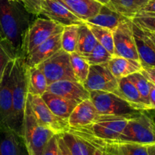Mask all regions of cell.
Returning <instances> with one entry per match:
<instances>
[{
    "instance_id": "6da1fadb",
    "label": "cell",
    "mask_w": 155,
    "mask_h": 155,
    "mask_svg": "<svg viewBox=\"0 0 155 155\" xmlns=\"http://www.w3.org/2000/svg\"><path fill=\"white\" fill-rule=\"evenodd\" d=\"M22 4L12 0H0V42L14 58L21 57L23 40L33 21Z\"/></svg>"
},
{
    "instance_id": "7a4b0ae2",
    "label": "cell",
    "mask_w": 155,
    "mask_h": 155,
    "mask_svg": "<svg viewBox=\"0 0 155 155\" xmlns=\"http://www.w3.org/2000/svg\"><path fill=\"white\" fill-rule=\"evenodd\" d=\"M129 119L120 117L99 115L92 124L83 127L70 128L69 131L92 145L114 143L127 126Z\"/></svg>"
},
{
    "instance_id": "3957f363",
    "label": "cell",
    "mask_w": 155,
    "mask_h": 155,
    "mask_svg": "<svg viewBox=\"0 0 155 155\" xmlns=\"http://www.w3.org/2000/svg\"><path fill=\"white\" fill-rule=\"evenodd\" d=\"M27 95V66L24 58L18 57L14 59L12 70V111L8 127L21 136Z\"/></svg>"
},
{
    "instance_id": "277c9868",
    "label": "cell",
    "mask_w": 155,
    "mask_h": 155,
    "mask_svg": "<svg viewBox=\"0 0 155 155\" xmlns=\"http://www.w3.org/2000/svg\"><path fill=\"white\" fill-rule=\"evenodd\" d=\"M56 135L50 129L38 121L27 99L22 136L29 155H41L48 141Z\"/></svg>"
},
{
    "instance_id": "5b68a950",
    "label": "cell",
    "mask_w": 155,
    "mask_h": 155,
    "mask_svg": "<svg viewBox=\"0 0 155 155\" xmlns=\"http://www.w3.org/2000/svg\"><path fill=\"white\" fill-rule=\"evenodd\" d=\"M143 110L131 118L114 143H137L151 145L155 143V120Z\"/></svg>"
},
{
    "instance_id": "8992f818",
    "label": "cell",
    "mask_w": 155,
    "mask_h": 155,
    "mask_svg": "<svg viewBox=\"0 0 155 155\" xmlns=\"http://www.w3.org/2000/svg\"><path fill=\"white\" fill-rule=\"evenodd\" d=\"M89 94L91 101L99 115L120 117L130 120L142 112L114 92L92 91Z\"/></svg>"
},
{
    "instance_id": "52a82bcc",
    "label": "cell",
    "mask_w": 155,
    "mask_h": 155,
    "mask_svg": "<svg viewBox=\"0 0 155 155\" xmlns=\"http://www.w3.org/2000/svg\"><path fill=\"white\" fill-rule=\"evenodd\" d=\"M64 27L46 18L33 20L27 29L23 40L21 58H26L38 45L51 36L61 33Z\"/></svg>"
},
{
    "instance_id": "ba28073f",
    "label": "cell",
    "mask_w": 155,
    "mask_h": 155,
    "mask_svg": "<svg viewBox=\"0 0 155 155\" xmlns=\"http://www.w3.org/2000/svg\"><path fill=\"white\" fill-rule=\"evenodd\" d=\"M43 72L48 85L59 80H76L70 60V54L60 49L38 65Z\"/></svg>"
},
{
    "instance_id": "9c48e42d",
    "label": "cell",
    "mask_w": 155,
    "mask_h": 155,
    "mask_svg": "<svg viewBox=\"0 0 155 155\" xmlns=\"http://www.w3.org/2000/svg\"><path fill=\"white\" fill-rule=\"evenodd\" d=\"M114 56L132 59L139 62L136 41L133 30L132 19L123 21L113 30Z\"/></svg>"
},
{
    "instance_id": "30bf717a",
    "label": "cell",
    "mask_w": 155,
    "mask_h": 155,
    "mask_svg": "<svg viewBox=\"0 0 155 155\" xmlns=\"http://www.w3.org/2000/svg\"><path fill=\"white\" fill-rule=\"evenodd\" d=\"M27 100L33 114L39 123L50 129L56 135L69 131L70 126L68 120L62 119L53 114L42 97L28 93Z\"/></svg>"
},
{
    "instance_id": "8fae6325",
    "label": "cell",
    "mask_w": 155,
    "mask_h": 155,
    "mask_svg": "<svg viewBox=\"0 0 155 155\" xmlns=\"http://www.w3.org/2000/svg\"><path fill=\"white\" fill-rule=\"evenodd\" d=\"M83 86L89 92L103 91L117 94L118 80L110 72L107 64L91 65L89 75Z\"/></svg>"
},
{
    "instance_id": "7c38bea8",
    "label": "cell",
    "mask_w": 155,
    "mask_h": 155,
    "mask_svg": "<svg viewBox=\"0 0 155 155\" xmlns=\"http://www.w3.org/2000/svg\"><path fill=\"white\" fill-rule=\"evenodd\" d=\"M133 35L139 62L143 68H155V36L133 22Z\"/></svg>"
},
{
    "instance_id": "4fadbf2b",
    "label": "cell",
    "mask_w": 155,
    "mask_h": 155,
    "mask_svg": "<svg viewBox=\"0 0 155 155\" xmlns=\"http://www.w3.org/2000/svg\"><path fill=\"white\" fill-rule=\"evenodd\" d=\"M39 15L65 26L81 24L84 21L77 18L58 0H41Z\"/></svg>"
},
{
    "instance_id": "5bb4252c",
    "label": "cell",
    "mask_w": 155,
    "mask_h": 155,
    "mask_svg": "<svg viewBox=\"0 0 155 155\" xmlns=\"http://www.w3.org/2000/svg\"><path fill=\"white\" fill-rule=\"evenodd\" d=\"M13 61L7 65L0 80V124L8 127L12 111V70Z\"/></svg>"
},
{
    "instance_id": "9a60e30c",
    "label": "cell",
    "mask_w": 155,
    "mask_h": 155,
    "mask_svg": "<svg viewBox=\"0 0 155 155\" xmlns=\"http://www.w3.org/2000/svg\"><path fill=\"white\" fill-rule=\"evenodd\" d=\"M47 91L71 101L80 103L90 98V94L83 84L73 80H59L48 86Z\"/></svg>"
},
{
    "instance_id": "2e32d148",
    "label": "cell",
    "mask_w": 155,
    "mask_h": 155,
    "mask_svg": "<svg viewBox=\"0 0 155 155\" xmlns=\"http://www.w3.org/2000/svg\"><path fill=\"white\" fill-rule=\"evenodd\" d=\"M0 155H29L22 136L0 124Z\"/></svg>"
},
{
    "instance_id": "e0dca14e",
    "label": "cell",
    "mask_w": 155,
    "mask_h": 155,
    "mask_svg": "<svg viewBox=\"0 0 155 155\" xmlns=\"http://www.w3.org/2000/svg\"><path fill=\"white\" fill-rule=\"evenodd\" d=\"M61 33H57L38 45L26 58L24 59L26 66L27 68L37 67L39 64L61 49Z\"/></svg>"
},
{
    "instance_id": "ac0fdd59",
    "label": "cell",
    "mask_w": 155,
    "mask_h": 155,
    "mask_svg": "<svg viewBox=\"0 0 155 155\" xmlns=\"http://www.w3.org/2000/svg\"><path fill=\"white\" fill-rule=\"evenodd\" d=\"M99 116L90 98L83 100L77 104L70 114L68 121L70 128L83 127L92 124Z\"/></svg>"
},
{
    "instance_id": "d6986e66",
    "label": "cell",
    "mask_w": 155,
    "mask_h": 155,
    "mask_svg": "<svg viewBox=\"0 0 155 155\" xmlns=\"http://www.w3.org/2000/svg\"><path fill=\"white\" fill-rule=\"evenodd\" d=\"M74 15L82 21H86L95 16L101 8V5L96 0H58Z\"/></svg>"
},
{
    "instance_id": "ffe728a7",
    "label": "cell",
    "mask_w": 155,
    "mask_h": 155,
    "mask_svg": "<svg viewBox=\"0 0 155 155\" xmlns=\"http://www.w3.org/2000/svg\"><path fill=\"white\" fill-rule=\"evenodd\" d=\"M117 95L126 100L136 110L141 111L149 110L142 100L136 86L128 77L118 80V91Z\"/></svg>"
},
{
    "instance_id": "44dd1931",
    "label": "cell",
    "mask_w": 155,
    "mask_h": 155,
    "mask_svg": "<svg viewBox=\"0 0 155 155\" xmlns=\"http://www.w3.org/2000/svg\"><path fill=\"white\" fill-rule=\"evenodd\" d=\"M41 97L53 114L64 120L68 119L70 114L77 104L75 101L51 93L48 91H46Z\"/></svg>"
},
{
    "instance_id": "7402d4cb",
    "label": "cell",
    "mask_w": 155,
    "mask_h": 155,
    "mask_svg": "<svg viewBox=\"0 0 155 155\" xmlns=\"http://www.w3.org/2000/svg\"><path fill=\"white\" fill-rule=\"evenodd\" d=\"M107 64L110 72L117 80L129 77L134 73L140 72L142 70L140 62L117 56H113Z\"/></svg>"
},
{
    "instance_id": "603a6c76",
    "label": "cell",
    "mask_w": 155,
    "mask_h": 155,
    "mask_svg": "<svg viewBox=\"0 0 155 155\" xmlns=\"http://www.w3.org/2000/svg\"><path fill=\"white\" fill-rule=\"evenodd\" d=\"M127 19L129 18L127 17L120 15L115 11L111 10L107 6L102 5L100 12L95 16L92 17L85 22L105 27L113 31L118 27V25H120V24Z\"/></svg>"
},
{
    "instance_id": "cb8c5ba5",
    "label": "cell",
    "mask_w": 155,
    "mask_h": 155,
    "mask_svg": "<svg viewBox=\"0 0 155 155\" xmlns=\"http://www.w3.org/2000/svg\"><path fill=\"white\" fill-rule=\"evenodd\" d=\"M60 135L71 155H93L95 146L90 142L71 132Z\"/></svg>"
},
{
    "instance_id": "d4e9b609",
    "label": "cell",
    "mask_w": 155,
    "mask_h": 155,
    "mask_svg": "<svg viewBox=\"0 0 155 155\" xmlns=\"http://www.w3.org/2000/svg\"><path fill=\"white\" fill-rule=\"evenodd\" d=\"M148 0H109L107 7L127 18H134L148 3Z\"/></svg>"
},
{
    "instance_id": "484cf974",
    "label": "cell",
    "mask_w": 155,
    "mask_h": 155,
    "mask_svg": "<svg viewBox=\"0 0 155 155\" xmlns=\"http://www.w3.org/2000/svg\"><path fill=\"white\" fill-rule=\"evenodd\" d=\"M27 76L28 93L42 96L47 91L48 86L43 72L38 67H27Z\"/></svg>"
},
{
    "instance_id": "4316f807",
    "label": "cell",
    "mask_w": 155,
    "mask_h": 155,
    "mask_svg": "<svg viewBox=\"0 0 155 155\" xmlns=\"http://www.w3.org/2000/svg\"><path fill=\"white\" fill-rule=\"evenodd\" d=\"M98 43L92 30L86 22L79 25L77 52L80 54H89Z\"/></svg>"
},
{
    "instance_id": "83f0119b",
    "label": "cell",
    "mask_w": 155,
    "mask_h": 155,
    "mask_svg": "<svg viewBox=\"0 0 155 155\" xmlns=\"http://www.w3.org/2000/svg\"><path fill=\"white\" fill-rule=\"evenodd\" d=\"M79 25L73 24V25L65 26L61 32V48L69 54L77 52Z\"/></svg>"
},
{
    "instance_id": "f1b7e54d",
    "label": "cell",
    "mask_w": 155,
    "mask_h": 155,
    "mask_svg": "<svg viewBox=\"0 0 155 155\" xmlns=\"http://www.w3.org/2000/svg\"><path fill=\"white\" fill-rule=\"evenodd\" d=\"M70 60L76 80L83 85L89 75L90 65L81 54L77 52L70 54Z\"/></svg>"
},
{
    "instance_id": "f546056e",
    "label": "cell",
    "mask_w": 155,
    "mask_h": 155,
    "mask_svg": "<svg viewBox=\"0 0 155 155\" xmlns=\"http://www.w3.org/2000/svg\"><path fill=\"white\" fill-rule=\"evenodd\" d=\"M92 30L97 42L105 48L114 56V45L113 31L105 27L95 25L90 23L86 22Z\"/></svg>"
},
{
    "instance_id": "4dcf8cb0",
    "label": "cell",
    "mask_w": 155,
    "mask_h": 155,
    "mask_svg": "<svg viewBox=\"0 0 155 155\" xmlns=\"http://www.w3.org/2000/svg\"><path fill=\"white\" fill-rule=\"evenodd\" d=\"M128 77L136 86V89L139 91L142 100L149 110H151L149 101L150 94V82L143 74L140 72H136L130 75Z\"/></svg>"
},
{
    "instance_id": "1f68e13d",
    "label": "cell",
    "mask_w": 155,
    "mask_h": 155,
    "mask_svg": "<svg viewBox=\"0 0 155 155\" xmlns=\"http://www.w3.org/2000/svg\"><path fill=\"white\" fill-rule=\"evenodd\" d=\"M82 56L86 59L90 66L107 64L113 58V55L98 42L91 52L89 54H83Z\"/></svg>"
},
{
    "instance_id": "d6a6232c",
    "label": "cell",
    "mask_w": 155,
    "mask_h": 155,
    "mask_svg": "<svg viewBox=\"0 0 155 155\" xmlns=\"http://www.w3.org/2000/svg\"><path fill=\"white\" fill-rule=\"evenodd\" d=\"M120 155H148L147 145L137 143H116Z\"/></svg>"
},
{
    "instance_id": "836d02e7",
    "label": "cell",
    "mask_w": 155,
    "mask_h": 155,
    "mask_svg": "<svg viewBox=\"0 0 155 155\" xmlns=\"http://www.w3.org/2000/svg\"><path fill=\"white\" fill-rule=\"evenodd\" d=\"M132 21L142 28L146 29L151 32H155V17L136 15L134 18H132Z\"/></svg>"
},
{
    "instance_id": "e575fe53",
    "label": "cell",
    "mask_w": 155,
    "mask_h": 155,
    "mask_svg": "<svg viewBox=\"0 0 155 155\" xmlns=\"http://www.w3.org/2000/svg\"><path fill=\"white\" fill-rule=\"evenodd\" d=\"M15 58L12 57L9 51L0 42V80L2 79L3 73H4L7 65L8 64L9 62L12 61Z\"/></svg>"
},
{
    "instance_id": "d590c367",
    "label": "cell",
    "mask_w": 155,
    "mask_h": 155,
    "mask_svg": "<svg viewBox=\"0 0 155 155\" xmlns=\"http://www.w3.org/2000/svg\"><path fill=\"white\" fill-rule=\"evenodd\" d=\"M41 155H58V135H54L47 143Z\"/></svg>"
},
{
    "instance_id": "8d00e7d4",
    "label": "cell",
    "mask_w": 155,
    "mask_h": 155,
    "mask_svg": "<svg viewBox=\"0 0 155 155\" xmlns=\"http://www.w3.org/2000/svg\"><path fill=\"white\" fill-rule=\"evenodd\" d=\"M94 146L101 150L102 155H120L116 143H103Z\"/></svg>"
},
{
    "instance_id": "74e56055",
    "label": "cell",
    "mask_w": 155,
    "mask_h": 155,
    "mask_svg": "<svg viewBox=\"0 0 155 155\" xmlns=\"http://www.w3.org/2000/svg\"><path fill=\"white\" fill-rule=\"evenodd\" d=\"M141 73L151 83L155 85V68H143L141 71Z\"/></svg>"
},
{
    "instance_id": "f35d334b",
    "label": "cell",
    "mask_w": 155,
    "mask_h": 155,
    "mask_svg": "<svg viewBox=\"0 0 155 155\" xmlns=\"http://www.w3.org/2000/svg\"><path fill=\"white\" fill-rule=\"evenodd\" d=\"M58 155H71L61 135H58Z\"/></svg>"
},
{
    "instance_id": "ab89813d",
    "label": "cell",
    "mask_w": 155,
    "mask_h": 155,
    "mask_svg": "<svg viewBox=\"0 0 155 155\" xmlns=\"http://www.w3.org/2000/svg\"><path fill=\"white\" fill-rule=\"evenodd\" d=\"M139 13H155V0H148V3Z\"/></svg>"
},
{
    "instance_id": "60d3db41",
    "label": "cell",
    "mask_w": 155,
    "mask_h": 155,
    "mask_svg": "<svg viewBox=\"0 0 155 155\" xmlns=\"http://www.w3.org/2000/svg\"><path fill=\"white\" fill-rule=\"evenodd\" d=\"M150 82V81H149ZM149 101L151 110H155V85L150 82V94Z\"/></svg>"
},
{
    "instance_id": "b9f144b4",
    "label": "cell",
    "mask_w": 155,
    "mask_h": 155,
    "mask_svg": "<svg viewBox=\"0 0 155 155\" xmlns=\"http://www.w3.org/2000/svg\"><path fill=\"white\" fill-rule=\"evenodd\" d=\"M148 155H155V143L147 145Z\"/></svg>"
},
{
    "instance_id": "7bdbcfd3",
    "label": "cell",
    "mask_w": 155,
    "mask_h": 155,
    "mask_svg": "<svg viewBox=\"0 0 155 155\" xmlns=\"http://www.w3.org/2000/svg\"><path fill=\"white\" fill-rule=\"evenodd\" d=\"M93 155H102V151L99 148L95 147V150H94Z\"/></svg>"
},
{
    "instance_id": "ee69618b",
    "label": "cell",
    "mask_w": 155,
    "mask_h": 155,
    "mask_svg": "<svg viewBox=\"0 0 155 155\" xmlns=\"http://www.w3.org/2000/svg\"><path fill=\"white\" fill-rule=\"evenodd\" d=\"M97 2H98L99 3H101L103 5L107 6L109 4V0H96Z\"/></svg>"
},
{
    "instance_id": "f6af8a7d",
    "label": "cell",
    "mask_w": 155,
    "mask_h": 155,
    "mask_svg": "<svg viewBox=\"0 0 155 155\" xmlns=\"http://www.w3.org/2000/svg\"><path fill=\"white\" fill-rule=\"evenodd\" d=\"M136 15H144V16L155 17V13H139Z\"/></svg>"
},
{
    "instance_id": "bcb514c9",
    "label": "cell",
    "mask_w": 155,
    "mask_h": 155,
    "mask_svg": "<svg viewBox=\"0 0 155 155\" xmlns=\"http://www.w3.org/2000/svg\"><path fill=\"white\" fill-rule=\"evenodd\" d=\"M12 1H15V2H20V3H21V0H12Z\"/></svg>"
},
{
    "instance_id": "7dc6e473",
    "label": "cell",
    "mask_w": 155,
    "mask_h": 155,
    "mask_svg": "<svg viewBox=\"0 0 155 155\" xmlns=\"http://www.w3.org/2000/svg\"><path fill=\"white\" fill-rule=\"evenodd\" d=\"M153 33H154V36H155V32H153Z\"/></svg>"
}]
</instances>
